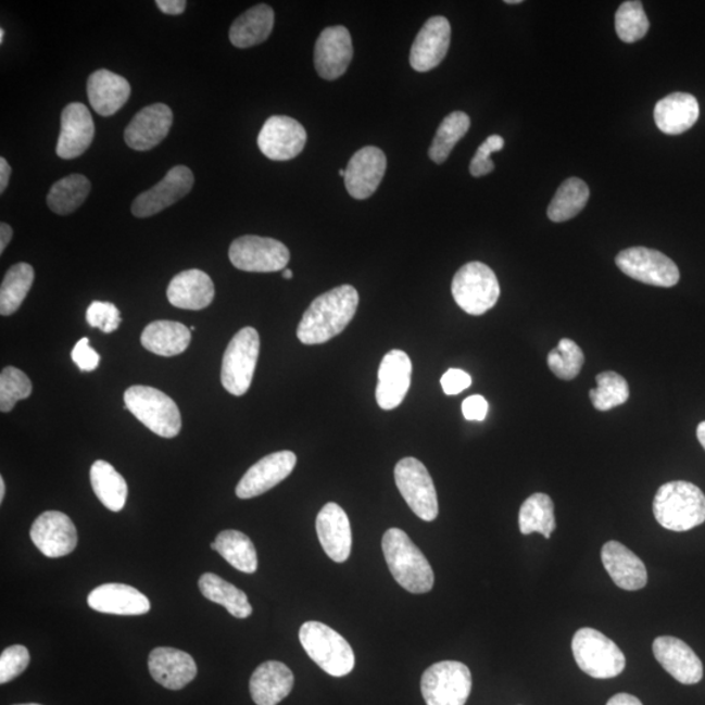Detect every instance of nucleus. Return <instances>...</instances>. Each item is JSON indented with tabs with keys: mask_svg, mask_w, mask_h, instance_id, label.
<instances>
[{
	"mask_svg": "<svg viewBox=\"0 0 705 705\" xmlns=\"http://www.w3.org/2000/svg\"><path fill=\"white\" fill-rule=\"evenodd\" d=\"M339 176L345 178V171H340V172H339Z\"/></svg>",
	"mask_w": 705,
	"mask_h": 705,
	"instance_id": "nucleus-61",
	"label": "nucleus"
},
{
	"mask_svg": "<svg viewBox=\"0 0 705 705\" xmlns=\"http://www.w3.org/2000/svg\"><path fill=\"white\" fill-rule=\"evenodd\" d=\"M303 650L310 658L332 677H345L354 669L355 657L351 644L325 624H303L300 630Z\"/></svg>",
	"mask_w": 705,
	"mask_h": 705,
	"instance_id": "nucleus-5",
	"label": "nucleus"
},
{
	"mask_svg": "<svg viewBox=\"0 0 705 705\" xmlns=\"http://www.w3.org/2000/svg\"><path fill=\"white\" fill-rule=\"evenodd\" d=\"M30 662L29 651L24 645H12L0 656V683H9L23 675Z\"/></svg>",
	"mask_w": 705,
	"mask_h": 705,
	"instance_id": "nucleus-47",
	"label": "nucleus"
},
{
	"mask_svg": "<svg viewBox=\"0 0 705 705\" xmlns=\"http://www.w3.org/2000/svg\"><path fill=\"white\" fill-rule=\"evenodd\" d=\"M4 35H5L4 29H3V28L0 29V43H3V41H4Z\"/></svg>",
	"mask_w": 705,
	"mask_h": 705,
	"instance_id": "nucleus-59",
	"label": "nucleus"
},
{
	"mask_svg": "<svg viewBox=\"0 0 705 705\" xmlns=\"http://www.w3.org/2000/svg\"><path fill=\"white\" fill-rule=\"evenodd\" d=\"M572 653L579 668L592 678H616L626 668L625 653L619 646L591 627H584L575 633Z\"/></svg>",
	"mask_w": 705,
	"mask_h": 705,
	"instance_id": "nucleus-6",
	"label": "nucleus"
},
{
	"mask_svg": "<svg viewBox=\"0 0 705 705\" xmlns=\"http://www.w3.org/2000/svg\"><path fill=\"white\" fill-rule=\"evenodd\" d=\"M294 676L286 664L267 662L250 679V694L256 705H277L292 692Z\"/></svg>",
	"mask_w": 705,
	"mask_h": 705,
	"instance_id": "nucleus-30",
	"label": "nucleus"
},
{
	"mask_svg": "<svg viewBox=\"0 0 705 705\" xmlns=\"http://www.w3.org/2000/svg\"><path fill=\"white\" fill-rule=\"evenodd\" d=\"M653 655L658 664L679 683L695 684L702 681L703 664L701 658L681 639L657 638L653 642Z\"/></svg>",
	"mask_w": 705,
	"mask_h": 705,
	"instance_id": "nucleus-23",
	"label": "nucleus"
},
{
	"mask_svg": "<svg viewBox=\"0 0 705 705\" xmlns=\"http://www.w3.org/2000/svg\"><path fill=\"white\" fill-rule=\"evenodd\" d=\"M90 483L96 496L108 509L119 513L125 507L128 495L127 482L112 464L97 461L90 468Z\"/></svg>",
	"mask_w": 705,
	"mask_h": 705,
	"instance_id": "nucleus-34",
	"label": "nucleus"
},
{
	"mask_svg": "<svg viewBox=\"0 0 705 705\" xmlns=\"http://www.w3.org/2000/svg\"><path fill=\"white\" fill-rule=\"evenodd\" d=\"M360 295L352 286H341L315 299L302 316L297 338L305 345H319L336 338L357 313Z\"/></svg>",
	"mask_w": 705,
	"mask_h": 705,
	"instance_id": "nucleus-1",
	"label": "nucleus"
},
{
	"mask_svg": "<svg viewBox=\"0 0 705 705\" xmlns=\"http://www.w3.org/2000/svg\"><path fill=\"white\" fill-rule=\"evenodd\" d=\"M30 539L43 555L61 558L74 552L77 530L73 520L60 511H47L30 528Z\"/></svg>",
	"mask_w": 705,
	"mask_h": 705,
	"instance_id": "nucleus-16",
	"label": "nucleus"
},
{
	"mask_svg": "<svg viewBox=\"0 0 705 705\" xmlns=\"http://www.w3.org/2000/svg\"><path fill=\"white\" fill-rule=\"evenodd\" d=\"M462 410L465 419L483 420L488 416L489 404L487 399L480 394H474V396L464 400Z\"/></svg>",
	"mask_w": 705,
	"mask_h": 705,
	"instance_id": "nucleus-51",
	"label": "nucleus"
},
{
	"mask_svg": "<svg viewBox=\"0 0 705 705\" xmlns=\"http://www.w3.org/2000/svg\"><path fill=\"white\" fill-rule=\"evenodd\" d=\"M87 93L96 113L112 116L126 105L131 96V86L125 77L109 70H99L88 77Z\"/></svg>",
	"mask_w": 705,
	"mask_h": 705,
	"instance_id": "nucleus-29",
	"label": "nucleus"
},
{
	"mask_svg": "<svg viewBox=\"0 0 705 705\" xmlns=\"http://www.w3.org/2000/svg\"><path fill=\"white\" fill-rule=\"evenodd\" d=\"M601 559L616 586L625 591H639L646 586L649 574L642 559L618 541L606 542Z\"/></svg>",
	"mask_w": 705,
	"mask_h": 705,
	"instance_id": "nucleus-26",
	"label": "nucleus"
},
{
	"mask_svg": "<svg viewBox=\"0 0 705 705\" xmlns=\"http://www.w3.org/2000/svg\"><path fill=\"white\" fill-rule=\"evenodd\" d=\"M504 139L500 135H491L487 140L483 141L480 148H478L474 160H471L469 172L471 176L476 178L488 176L491 172L495 169L493 161H491V154L500 152L503 150Z\"/></svg>",
	"mask_w": 705,
	"mask_h": 705,
	"instance_id": "nucleus-48",
	"label": "nucleus"
},
{
	"mask_svg": "<svg viewBox=\"0 0 705 705\" xmlns=\"http://www.w3.org/2000/svg\"><path fill=\"white\" fill-rule=\"evenodd\" d=\"M452 295L457 305L469 315H483L496 305L501 295L500 282L487 264L471 262L457 270L452 280Z\"/></svg>",
	"mask_w": 705,
	"mask_h": 705,
	"instance_id": "nucleus-7",
	"label": "nucleus"
},
{
	"mask_svg": "<svg viewBox=\"0 0 705 705\" xmlns=\"http://www.w3.org/2000/svg\"><path fill=\"white\" fill-rule=\"evenodd\" d=\"M90 189L92 186L86 176L71 174L51 186L47 198L49 209L56 215H70L86 202Z\"/></svg>",
	"mask_w": 705,
	"mask_h": 705,
	"instance_id": "nucleus-37",
	"label": "nucleus"
},
{
	"mask_svg": "<svg viewBox=\"0 0 705 705\" xmlns=\"http://www.w3.org/2000/svg\"><path fill=\"white\" fill-rule=\"evenodd\" d=\"M616 263L625 275L646 286L671 288L681 277L677 264L657 250L627 249L619 252Z\"/></svg>",
	"mask_w": 705,
	"mask_h": 705,
	"instance_id": "nucleus-12",
	"label": "nucleus"
},
{
	"mask_svg": "<svg viewBox=\"0 0 705 705\" xmlns=\"http://www.w3.org/2000/svg\"><path fill=\"white\" fill-rule=\"evenodd\" d=\"M316 533L326 554L336 563H344L352 552L351 521L338 503H327L316 517Z\"/></svg>",
	"mask_w": 705,
	"mask_h": 705,
	"instance_id": "nucleus-24",
	"label": "nucleus"
},
{
	"mask_svg": "<svg viewBox=\"0 0 705 705\" xmlns=\"http://www.w3.org/2000/svg\"><path fill=\"white\" fill-rule=\"evenodd\" d=\"M32 393V381L27 374L14 366L3 368L0 374V411L9 413L21 400Z\"/></svg>",
	"mask_w": 705,
	"mask_h": 705,
	"instance_id": "nucleus-45",
	"label": "nucleus"
},
{
	"mask_svg": "<svg viewBox=\"0 0 705 705\" xmlns=\"http://www.w3.org/2000/svg\"><path fill=\"white\" fill-rule=\"evenodd\" d=\"M16 705H41V704L30 703V704H16Z\"/></svg>",
	"mask_w": 705,
	"mask_h": 705,
	"instance_id": "nucleus-62",
	"label": "nucleus"
},
{
	"mask_svg": "<svg viewBox=\"0 0 705 705\" xmlns=\"http://www.w3.org/2000/svg\"><path fill=\"white\" fill-rule=\"evenodd\" d=\"M596 381L597 388L590 391V396L597 411H612L613 407L624 405L629 400V385L622 375L614 372L601 373Z\"/></svg>",
	"mask_w": 705,
	"mask_h": 705,
	"instance_id": "nucleus-42",
	"label": "nucleus"
},
{
	"mask_svg": "<svg viewBox=\"0 0 705 705\" xmlns=\"http://www.w3.org/2000/svg\"><path fill=\"white\" fill-rule=\"evenodd\" d=\"M11 173L12 169L8 160L4 158L0 159V193H4L5 189H8Z\"/></svg>",
	"mask_w": 705,
	"mask_h": 705,
	"instance_id": "nucleus-53",
	"label": "nucleus"
},
{
	"mask_svg": "<svg viewBox=\"0 0 705 705\" xmlns=\"http://www.w3.org/2000/svg\"><path fill=\"white\" fill-rule=\"evenodd\" d=\"M35 281V269L30 264L17 263L5 274L0 287V314L10 316L23 305Z\"/></svg>",
	"mask_w": 705,
	"mask_h": 705,
	"instance_id": "nucleus-40",
	"label": "nucleus"
},
{
	"mask_svg": "<svg viewBox=\"0 0 705 705\" xmlns=\"http://www.w3.org/2000/svg\"><path fill=\"white\" fill-rule=\"evenodd\" d=\"M215 294L212 278L200 269L180 272L166 290L167 300L174 307L193 312L209 307Z\"/></svg>",
	"mask_w": 705,
	"mask_h": 705,
	"instance_id": "nucleus-28",
	"label": "nucleus"
},
{
	"mask_svg": "<svg viewBox=\"0 0 705 705\" xmlns=\"http://www.w3.org/2000/svg\"><path fill=\"white\" fill-rule=\"evenodd\" d=\"M352 60V36L345 27L336 25L322 32L315 43L314 62L316 73L323 79H339L347 73Z\"/></svg>",
	"mask_w": 705,
	"mask_h": 705,
	"instance_id": "nucleus-17",
	"label": "nucleus"
},
{
	"mask_svg": "<svg viewBox=\"0 0 705 705\" xmlns=\"http://www.w3.org/2000/svg\"><path fill=\"white\" fill-rule=\"evenodd\" d=\"M95 138V123L89 109L80 102L70 103L61 115V134L56 154L63 160H74L87 152Z\"/></svg>",
	"mask_w": 705,
	"mask_h": 705,
	"instance_id": "nucleus-22",
	"label": "nucleus"
},
{
	"mask_svg": "<svg viewBox=\"0 0 705 705\" xmlns=\"http://www.w3.org/2000/svg\"><path fill=\"white\" fill-rule=\"evenodd\" d=\"M470 118L464 112H454L445 116L432 140L429 156L436 164H443L452 150L468 134Z\"/></svg>",
	"mask_w": 705,
	"mask_h": 705,
	"instance_id": "nucleus-41",
	"label": "nucleus"
},
{
	"mask_svg": "<svg viewBox=\"0 0 705 705\" xmlns=\"http://www.w3.org/2000/svg\"><path fill=\"white\" fill-rule=\"evenodd\" d=\"M701 115L698 103L690 93H671L657 102L655 122L659 131L668 135H679L695 125Z\"/></svg>",
	"mask_w": 705,
	"mask_h": 705,
	"instance_id": "nucleus-31",
	"label": "nucleus"
},
{
	"mask_svg": "<svg viewBox=\"0 0 705 705\" xmlns=\"http://www.w3.org/2000/svg\"><path fill=\"white\" fill-rule=\"evenodd\" d=\"M212 549L223 556L238 571L254 574L257 570V554L254 543L239 530H224L217 536Z\"/></svg>",
	"mask_w": 705,
	"mask_h": 705,
	"instance_id": "nucleus-36",
	"label": "nucleus"
},
{
	"mask_svg": "<svg viewBox=\"0 0 705 705\" xmlns=\"http://www.w3.org/2000/svg\"><path fill=\"white\" fill-rule=\"evenodd\" d=\"M297 456L292 451L275 452L259 461L246 471L236 488L239 500H251L267 493L286 480L295 468Z\"/></svg>",
	"mask_w": 705,
	"mask_h": 705,
	"instance_id": "nucleus-15",
	"label": "nucleus"
},
{
	"mask_svg": "<svg viewBox=\"0 0 705 705\" xmlns=\"http://www.w3.org/2000/svg\"><path fill=\"white\" fill-rule=\"evenodd\" d=\"M653 514L665 529L685 532L705 521V495L691 482L665 483L653 501Z\"/></svg>",
	"mask_w": 705,
	"mask_h": 705,
	"instance_id": "nucleus-3",
	"label": "nucleus"
},
{
	"mask_svg": "<svg viewBox=\"0 0 705 705\" xmlns=\"http://www.w3.org/2000/svg\"><path fill=\"white\" fill-rule=\"evenodd\" d=\"M590 200V187L584 180L570 178L565 180L556 191L547 209V216L553 223H565L577 217Z\"/></svg>",
	"mask_w": 705,
	"mask_h": 705,
	"instance_id": "nucleus-38",
	"label": "nucleus"
},
{
	"mask_svg": "<svg viewBox=\"0 0 705 705\" xmlns=\"http://www.w3.org/2000/svg\"><path fill=\"white\" fill-rule=\"evenodd\" d=\"M606 705H643L637 696L630 694L614 695Z\"/></svg>",
	"mask_w": 705,
	"mask_h": 705,
	"instance_id": "nucleus-55",
	"label": "nucleus"
},
{
	"mask_svg": "<svg viewBox=\"0 0 705 705\" xmlns=\"http://www.w3.org/2000/svg\"><path fill=\"white\" fill-rule=\"evenodd\" d=\"M282 276H284V278H287V280H290V278L293 277V272L286 268L282 272Z\"/></svg>",
	"mask_w": 705,
	"mask_h": 705,
	"instance_id": "nucleus-58",
	"label": "nucleus"
},
{
	"mask_svg": "<svg viewBox=\"0 0 705 705\" xmlns=\"http://www.w3.org/2000/svg\"><path fill=\"white\" fill-rule=\"evenodd\" d=\"M193 182H196V178H193V173L189 167L184 165L173 167L166 173L163 180H160L151 190L141 192L134 200L131 205L133 215L138 218L158 215V213L169 209L180 199L189 196Z\"/></svg>",
	"mask_w": 705,
	"mask_h": 705,
	"instance_id": "nucleus-14",
	"label": "nucleus"
},
{
	"mask_svg": "<svg viewBox=\"0 0 705 705\" xmlns=\"http://www.w3.org/2000/svg\"><path fill=\"white\" fill-rule=\"evenodd\" d=\"M71 358L81 372H93L100 365V354L89 344V339L83 338L71 352Z\"/></svg>",
	"mask_w": 705,
	"mask_h": 705,
	"instance_id": "nucleus-49",
	"label": "nucleus"
},
{
	"mask_svg": "<svg viewBox=\"0 0 705 705\" xmlns=\"http://www.w3.org/2000/svg\"><path fill=\"white\" fill-rule=\"evenodd\" d=\"M5 495V483L3 477H0V502H3Z\"/></svg>",
	"mask_w": 705,
	"mask_h": 705,
	"instance_id": "nucleus-57",
	"label": "nucleus"
},
{
	"mask_svg": "<svg viewBox=\"0 0 705 705\" xmlns=\"http://www.w3.org/2000/svg\"><path fill=\"white\" fill-rule=\"evenodd\" d=\"M172 126V109L165 103H153L140 110L129 122L125 131L126 144L134 151H151L165 140Z\"/></svg>",
	"mask_w": 705,
	"mask_h": 705,
	"instance_id": "nucleus-19",
	"label": "nucleus"
},
{
	"mask_svg": "<svg viewBox=\"0 0 705 705\" xmlns=\"http://www.w3.org/2000/svg\"><path fill=\"white\" fill-rule=\"evenodd\" d=\"M420 691L428 705H465L471 691L470 670L458 662L431 665L420 679Z\"/></svg>",
	"mask_w": 705,
	"mask_h": 705,
	"instance_id": "nucleus-9",
	"label": "nucleus"
},
{
	"mask_svg": "<svg viewBox=\"0 0 705 705\" xmlns=\"http://www.w3.org/2000/svg\"><path fill=\"white\" fill-rule=\"evenodd\" d=\"M617 35L626 43L642 40L650 30V21L646 17L643 3L631 0L620 4L616 14Z\"/></svg>",
	"mask_w": 705,
	"mask_h": 705,
	"instance_id": "nucleus-43",
	"label": "nucleus"
},
{
	"mask_svg": "<svg viewBox=\"0 0 705 705\" xmlns=\"http://www.w3.org/2000/svg\"><path fill=\"white\" fill-rule=\"evenodd\" d=\"M199 588L205 599L224 606L232 617L244 619L251 616L252 606L249 603L248 594L217 577L216 574L202 575V578L199 579Z\"/></svg>",
	"mask_w": 705,
	"mask_h": 705,
	"instance_id": "nucleus-35",
	"label": "nucleus"
},
{
	"mask_svg": "<svg viewBox=\"0 0 705 705\" xmlns=\"http://www.w3.org/2000/svg\"><path fill=\"white\" fill-rule=\"evenodd\" d=\"M126 410L146 428L163 438H176L182 429L179 407L158 388L133 386L125 392Z\"/></svg>",
	"mask_w": 705,
	"mask_h": 705,
	"instance_id": "nucleus-4",
	"label": "nucleus"
},
{
	"mask_svg": "<svg viewBox=\"0 0 705 705\" xmlns=\"http://www.w3.org/2000/svg\"><path fill=\"white\" fill-rule=\"evenodd\" d=\"M12 237H14V230H12L11 226L4 223L0 224V254H3L4 250L8 249Z\"/></svg>",
	"mask_w": 705,
	"mask_h": 705,
	"instance_id": "nucleus-54",
	"label": "nucleus"
},
{
	"mask_svg": "<svg viewBox=\"0 0 705 705\" xmlns=\"http://www.w3.org/2000/svg\"><path fill=\"white\" fill-rule=\"evenodd\" d=\"M87 322L92 328H99L102 332L112 333L118 329L122 323L118 307L112 302L95 301L87 310Z\"/></svg>",
	"mask_w": 705,
	"mask_h": 705,
	"instance_id": "nucleus-46",
	"label": "nucleus"
},
{
	"mask_svg": "<svg viewBox=\"0 0 705 705\" xmlns=\"http://www.w3.org/2000/svg\"><path fill=\"white\" fill-rule=\"evenodd\" d=\"M387 159L383 151L377 147H365L349 161L345 171V186L354 199L370 198L385 178Z\"/></svg>",
	"mask_w": 705,
	"mask_h": 705,
	"instance_id": "nucleus-21",
	"label": "nucleus"
},
{
	"mask_svg": "<svg viewBox=\"0 0 705 705\" xmlns=\"http://www.w3.org/2000/svg\"><path fill=\"white\" fill-rule=\"evenodd\" d=\"M451 25L448 18L435 16L420 28L412 45L411 66L418 73H428L442 63L449 53Z\"/></svg>",
	"mask_w": 705,
	"mask_h": 705,
	"instance_id": "nucleus-20",
	"label": "nucleus"
},
{
	"mask_svg": "<svg viewBox=\"0 0 705 705\" xmlns=\"http://www.w3.org/2000/svg\"><path fill=\"white\" fill-rule=\"evenodd\" d=\"M156 5L164 14L178 16L184 14L187 2L185 0H158Z\"/></svg>",
	"mask_w": 705,
	"mask_h": 705,
	"instance_id": "nucleus-52",
	"label": "nucleus"
},
{
	"mask_svg": "<svg viewBox=\"0 0 705 705\" xmlns=\"http://www.w3.org/2000/svg\"><path fill=\"white\" fill-rule=\"evenodd\" d=\"M229 259L237 269L268 274L286 269L290 252L287 246L277 239L243 236L231 243Z\"/></svg>",
	"mask_w": 705,
	"mask_h": 705,
	"instance_id": "nucleus-11",
	"label": "nucleus"
},
{
	"mask_svg": "<svg viewBox=\"0 0 705 705\" xmlns=\"http://www.w3.org/2000/svg\"><path fill=\"white\" fill-rule=\"evenodd\" d=\"M140 340L147 351L163 357H174L190 347L191 329L182 323L156 320L146 327Z\"/></svg>",
	"mask_w": 705,
	"mask_h": 705,
	"instance_id": "nucleus-32",
	"label": "nucleus"
},
{
	"mask_svg": "<svg viewBox=\"0 0 705 705\" xmlns=\"http://www.w3.org/2000/svg\"><path fill=\"white\" fill-rule=\"evenodd\" d=\"M385 558L392 577L411 593H428L435 587V571L426 556L404 530L388 529L381 540Z\"/></svg>",
	"mask_w": 705,
	"mask_h": 705,
	"instance_id": "nucleus-2",
	"label": "nucleus"
},
{
	"mask_svg": "<svg viewBox=\"0 0 705 705\" xmlns=\"http://www.w3.org/2000/svg\"><path fill=\"white\" fill-rule=\"evenodd\" d=\"M696 435H697L698 442H701L703 449L705 450V420L704 423L697 426Z\"/></svg>",
	"mask_w": 705,
	"mask_h": 705,
	"instance_id": "nucleus-56",
	"label": "nucleus"
},
{
	"mask_svg": "<svg viewBox=\"0 0 705 705\" xmlns=\"http://www.w3.org/2000/svg\"><path fill=\"white\" fill-rule=\"evenodd\" d=\"M261 351V339L255 328L246 327L229 342L224 353L222 383L226 391L242 396L254 378Z\"/></svg>",
	"mask_w": 705,
	"mask_h": 705,
	"instance_id": "nucleus-8",
	"label": "nucleus"
},
{
	"mask_svg": "<svg viewBox=\"0 0 705 705\" xmlns=\"http://www.w3.org/2000/svg\"><path fill=\"white\" fill-rule=\"evenodd\" d=\"M148 666L154 681L167 690H182L198 675L197 664L189 653L166 646L151 652Z\"/></svg>",
	"mask_w": 705,
	"mask_h": 705,
	"instance_id": "nucleus-25",
	"label": "nucleus"
},
{
	"mask_svg": "<svg viewBox=\"0 0 705 705\" xmlns=\"http://www.w3.org/2000/svg\"><path fill=\"white\" fill-rule=\"evenodd\" d=\"M441 385L445 394H458L467 390L471 385V378L468 373L450 368L441 379Z\"/></svg>",
	"mask_w": 705,
	"mask_h": 705,
	"instance_id": "nucleus-50",
	"label": "nucleus"
},
{
	"mask_svg": "<svg viewBox=\"0 0 705 705\" xmlns=\"http://www.w3.org/2000/svg\"><path fill=\"white\" fill-rule=\"evenodd\" d=\"M519 528L524 536L540 533L549 540L556 528L552 498L542 493L530 495L520 508Z\"/></svg>",
	"mask_w": 705,
	"mask_h": 705,
	"instance_id": "nucleus-39",
	"label": "nucleus"
},
{
	"mask_svg": "<svg viewBox=\"0 0 705 705\" xmlns=\"http://www.w3.org/2000/svg\"><path fill=\"white\" fill-rule=\"evenodd\" d=\"M88 605L93 610L115 616H143L151 603L143 593L126 584H103L89 593Z\"/></svg>",
	"mask_w": 705,
	"mask_h": 705,
	"instance_id": "nucleus-27",
	"label": "nucleus"
},
{
	"mask_svg": "<svg viewBox=\"0 0 705 705\" xmlns=\"http://www.w3.org/2000/svg\"><path fill=\"white\" fill-rule=\"evenodd\" d=\"M394 481L407 506L419 519L435 521L439 514L436 484L428 468L414 457H405L394 468Z\"/></svg>",
	"mask_w": 705,
	"mask_h": 705,
	"instance_id": "nucleus-10",
	"label": "nucleus"
},
{
	"mask_svg": "<svg viewBox=\"0 0 705 705\" xmlns=\"http://www.w3.org/2000/svg\"><path fill=\"white\" fill-rule=\"evenodd\" d=\"M507 4H520L523 3L521 0H507Z\"/></svg>",
	"mask_w": 705,
	"mask_h": 705,
	"instance_id": "nucleus-60",
	"label": "nucleus"
},
{
	"mask_svg": "<svg viewBox=\"0 0 705 705\" xmlns=\"http://www.w3.org/2000/svg\"><path fill=\"white\" fill-rule=\"evenodd\" d=\"M412 361L403 351L388 352L381 360L375 396L381 410L392 411L403 403L412 381Z\"/></svg>",
	"mask_w": 705,
	"mask_h": 705,
	"instance_id": "nucleus-18",
	"label": "nucleus"
},
{
	"mask_svg": "<svg viewBox=\"0 0 705 705\" xmlns=\"http://www.w3.org/2000/svg\"><path fill=\"white\" fill-rule=\"evenodd\" d=\"M550 370L562 380H572L578 377L584 365V353L577 342L562 339L558 347L547 355Z\"/></svg>",
	"mask_w": 705,
	"mask_h": 705,
	"instance_id": "nucleus-44",
	"label": "nucleus"
},
{
	"mask_svg": "<svg viewBox=\"0 0 705 705\" xmlns=\"http://www.w3.org/2000/svg\"><path fill=\"white\" fill-rule=\"evenodd\" d=\"M306 141L305 127L286 115L270 116L257 136L259 150L272 161H289L300 156Z\"/></svg>",
	"mask_w": 705,
	"mask_h": 705,
	"instance_id": "nucleus-13",
	"label": "nucleus"
},
{
	"mask_svg": "<svg viewBox=\"0 0 705 705\" xmlns=\"http://www.w3.org/2000/svg\"><path fill=\"white\" fill-rule=\"evenodd\" d=\"M275 25V12L267 4L246 11L231 24L230 42L238 49H249L268 40Z\"/></svg>",
	"mask_w": 705,
	"mask_h": 705,
	"instance_id": "nucleus-33",
	"label": "nucleus"
}]
</instances>
